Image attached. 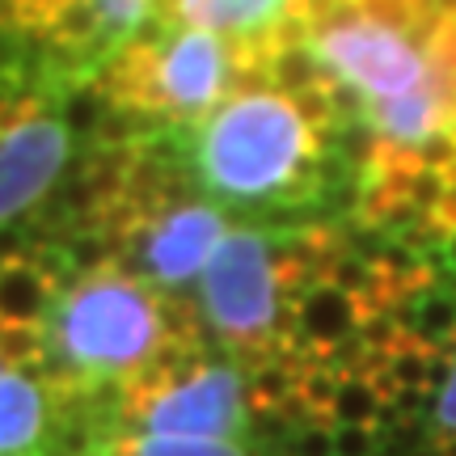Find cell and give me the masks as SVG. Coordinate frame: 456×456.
<instances>
[{"instance_id": "obj_11", "label": "cell", "mask_w": 456, "mask_h": 456, "mask_svg": "<svg viewBox=\"0 0 456 456\" xmlns=\"http://www.w3.org/2000/svg\"><path fill=\"white\" fill-rule=\"evenodd\" d=\"M47 389L43 380L4 368L0 372V456H30L47 431Z\"/></svg>"}, {"instance_id": "obj_1", "label": "cell", "mask_w": 456, "mask_h": 456, "mask_svg": "<svg viewBox=\"0 0 456 456\" xmlns=\"http://www.w3.org/2000/svg\"><path fill=\"white\" fill-rule=\"evenodd\" d=\"M296 17L338 118L393 148L456 135V0H300Z\"/></svg>"}, {"instance_id": "obj_4", "label": "cell", "mask_w": 456, "mask_h": 456, "mask_svg": "<svg viewBox=\"0 0 456 456\" xmlns=\"http://www.w3.org/2000/svg\"><path fill=\"white\" fill-rule=\"evenodd\" d=\"M232 81H241L237 43L203 30H165V38L123 43L98 77V89L118 110L191 123L208 118Z\"/></svg>"}, {"instance_id": "obj_22", "label": "cell", "mask_w": 456, "mask_h": 456, "mask_svg": "<svg viewBox=\"0 0 456 456\" xmlns=\"http://www.w3.org/2000/svg\"><path fill=\"white\" fill-rule=\"evenodd\" d=\"M431 220H436L444 232H452V228H456V182H448V191H444L440 208L431 212Z\"/></svg>"}, {"instance_id": "obj_24", "label": "cell", "mask_w": 456, "mask_h": 456, "mask_svg": "<svg viewBox=\"0 0 456 456\" xmlns=\"http://www.w3.org/2000/svg\"><path fill=\"white\" fill-rule=\"evenodd\" d=\"M0 372H4V363H0Z\"/></svg>"}, {"instance_id": "obj_5", "label": "cell", "mask_w": 456, "mask_h": 456, "mask_svg": "<svg viewBox=\"0 0 456 456\" xmlns=\"http://www.w3.org/2000/svg\"><path fill=\"white\" fill-rule=\"evenodd\" d=\"M199 309L241 363L275 355L288 342V296L279 283V245L262 228H228L199 279Z\"/></svg>"}, {"instance_id": "obj_9", "label": "cell", "mask_w": 456, "mask_h": 456, "mask_svg": "<svg viewBox=\"0 0 456 456\" xmlns=\"http://www.w3.org/2000/svg\"><path fill=\"white\" fill-rule=\"evenodd\" d=\"M300 0H152L165 30H203L232 43L266 38L279 30Z\"/></svg>"}, {"instance_id": "obj_14", "label": "cell", "mask_w": 456, "mask_h": 456, "mask_svg": "<svg viewBox=\"0 0 456 456\" xmlns=\"http://www.w3.org/2000/svg\"><path fill=\"white\" fill-rule=\"evenodd\" d=\"M385 410H389V402L372 385V376L342 372L334 406H330V427H380Z\"/></svg>"}, {"instance_id": "obj_7", "label": "cell", "mask_w": 456, "mask_h": 456, "mask_svg": "<svg viewBox=\"0 0 456 456\" xmlns=\"http://www.w3.org/2000/svg\"><path fill=\"white\" fill-rule=\"evenodd\" d=\"M224 232L228 220L216 203L174 199L157 212H148L144 224L135 228V237L123 249L135 258L140 279H148L152 288H165V292H182L186 283L203 279Z\"/></svg>"}, {"instance_id": "obj_21", "label": "cell", "mask_w": 456, "mask_h": 456, "mask_svg": "<svg viewBox=\"0 0 456 456\" xmlns=\"http://www.w3.org/2000/svg\"><path fill=\"white\" fill-rule=\"evenodd\" d=\"M292 452H300V456H334L330 427H322V423L300 427V431H296V440H292Z\"/></svg>"}, {"instance_id": "obj_8", "label": "cell", "mask_w": 456, "mask_h": 456, "mask_svg": "<svg viewBox=\"0 0 456 456\" xmlns=\"http://www.w3.org/2000/svg\"><path fill=\"white\" fill-rule=\"evenodd\" d=\"M72 157V131L55 114L30 110L0 135V228L26 216L60 182Z\"/></svg>"}, {"instance_id": "obj_16", "label": "cell", "mask_w": 456, "mask_h": 456, "mask_svg": "<svg viewBox=\"0 0 456 456\" xmlns=\"http://www.w3.org/2000/svg\"><path fill=\"white\" fill-rule=\"evenodd\" d=\"M94 9L102 17L106 43H131V34L140 30L152 13V0H94Z\"/></svg>"}, {"instance_id": "obj_12", "label": "cell", "mask_w": 456, "mask_h": 456, "mask_svg": "<svg viewBox=\"0 0 456 456\" xmlns=\"http://www.w3.org/2000/svg\"><path fill=\"white\" fill-rule=\"evenodd\" d=\"M60 300V283L34 258H0V326H43Z\"/></svg>"}, {"instance_id": "obj_6", "label": "cell", "mask_w": 456, "mask_h": 456, "mask_svg": "<svg viewBox=\"0 0 456 456\" xmlns=\"http://www.w3.org/2000/svg\"><path fill=\"white\" fill-rule=\"evenodd\" d=\"M245 376L237 363H199L195 372L165 380L148 393L123 397V414L152 436L191 440H241L245 436Z\"/></svg>"}, {"instance_id": "obj_15", "label": "cell", "mask_w": 456, "mask_h": 456, "mask_svg": "<svg viewBox=\"0 0 456 456\" xmlns=\"http://www.w3.org/2000/svg\"><path fill=\"white\" fill-rule=\"evenodd\" d=\"M123 456H249L241 440H191V436H123Z\"/></svg>"}, {"instance_id": "obj_20", "label": "cell", "mask_w": 456, "mask_h": 456, "mask_svg": "<svg viewBox=\"0 0 456 456\" xmlns=\"http://www.w3.org/2000/svg\"><path fill=\"white\" fill-rule=\"evenodd\" d=\"M436 436L440 440H456V359L448 380H444V389L436 393Z\"/></svg>"}, {"instance_id": "obj_3", "label": "cell", "mask_w": 456, "mask_h": 456, "mask_svg": "<svg viewBox=\"0 0 456 456\" xmlns=\"http://www.w3.org/2000/svg\"><path fill=\"white\" fill-rule=\"evenodd\" d=\"M47 346L68 389H127L140 372H148L169 342V313L148 279L123 266H106L81 275L55 300L47 317Z\"/></svg>"}, {"instance_id": "obj_2", "label": "cell", "mask_w": 456, "mask_h": 456, "mask_svg": "<svg viewBox=\"0 0 456 456\" xmlns=\"http://www.w3.org/2000/svg\"><path fill=\"white\" fill-rule=\"evenodd\" d=\"M330 135L271 85L237 89L195 131L199 182L224 203H300L322 191Z\"/></svg>"}, {"instance_id": "obj_13", "label": "cell", "mask_w": 456, "mask_h": 456, "mask_svg": "<svg viewBox=\"0 0 456 456\" xmlns=\"http://www.w3.org/2000/svg\"><path fill=\"white\" fill-rule=\"evenodd\" d=\"M397 326L414 342L431 346L436 355L456 359V292L431 288V292L419 296L414 305H402V309H397Z\"/></svg>"}, {"instance_id": "obj_19", "label": "cell", "mask_w": 456, "mask_h": 456, "mask_svg": "<svg viewBox=\"0 0 456 456\" xmlns=\"http://www.w3.org/2000/svg\"><path fill=\"white\" fill-rule=\"evenodd\" d=\"M444 191H448V174H444V169H419V174L410 178V203L427 216L440 208Z\"/></svg>"}, {"instance_id": "obj_18", "label": "cell", "mask_w": 456, "mask_h": 456, "mask_svg": "<svg viewBox=\"0 0 456 456\" xmlns=\"http://www.w3.org/2000/svg\"><path fill=\"white\" fill-rule=\"evenodd\" d=\"M330 444H334V456H376L380 431L376 427H330Z\"/></svg>"}, {"instance_id": "obj_17", "label": "cell", "mask_w": 456, "mask_h": 456, "mask_svg": "<svg viewBox=\"0 0 456 456\" xmlns=\"http://www.w3.org/2000/svg\"><path fill=\"white\" fill-rule=\"evenodd\" d=\"M43 346H47L43 326H0V363L13 372H21L26 363H38Z\"/></svg>"}, {"instance_id": "obj_23", "label": "cell", "mask_w": 456, "mask_h": 456, "mask_svg": "<svg viewBox=\"0 0 456 456\" xmlns=\"http://www.w3.org/2000/svg\"><path fill=\"white\" fill-rule=\"evenodd\" d=\"M440 254H444V262H448V266L456 271V228L448 232V237H444V249H440Z\"/></svg>"}, {"instance_id": "obj_10", "label": "cell", "mask_w": 456, "mask_h": 456, "mask_svg": "<svg viewBox=\"0 0 456 456\" xmlns=\"http://www.w3.org/2000/svg\"><path fill=\"white\" fill-rule=\"evenodd\" d=\"M359 322H363V300L330 279H317L288 305V342H300L309 351H334L355 338Z\"/></svg>"}]
</instances>
